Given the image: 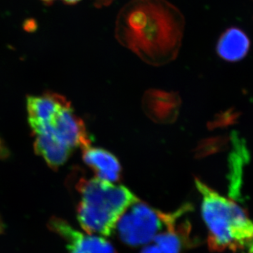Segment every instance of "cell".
<instances>
[{
	"label": "cell",
	"instance_id": "cell-1",
	"mask_svg": "<svg viewBox=\"0 0 253 253\" xmlns=\"http://www.w3.org/2000/svg\"><path fill=\"white\" fill-rule=\"evenodd\" d=\"M184 28L180 11L166 0H131L118 14L116 35L145 62L161 66L177 56Z\"/></svg>",
	"mask_w": 253,
	"mask_h": 253
},
{
	"label": "cell",
	"instance_id": "cell-2",
	"mask_svg": "<svg viewBox=\"0 0 253 253\" xmlns=\"http://www.w3.org/2000/svg\"><path fill=\"white\" fill-rule=\"evenodd\" d=\"M195 183L202 196L201 210L208 228L210 250L217 253H253V221L247 212L198 178Z\"/></svg>",
	"mask_w": 253,
	"mask_h": 253
},
{
	"label": "cell",
	"instance_id": "cell-3",
	"mask_svg": "<svg viewBox=\"0 0 253 253\" xmlns=\"http://www.w3.org/2000/svg\"><path fill=\"white\" fill-rule=\"evenodd\" d=\"M76 189L81 197L77 208L78 220L89 234L111 235L123 213L139 201L125 186L97 177L80 179Z\"/></svg>",
	"mask_w": 253,
	"mask_h": 253
},
{
	"label": "cell",
	"instance_id": "cell-4",
	"mask_svg": "<svg viewBox=\"0 0 253 253\" xmlns=\"http://www.w3.org/2000/svg\"><path fill=\"white\" fill-rule=\"evenodd\" d=\"M169 213H165L137 201L131 204L118 219V236L125 244L139 246L148 244L164 230Z\"/></svg>",
	"mask_w": 253,
	"mask_h": 253
},
{
	"label": "cell",
	"instance_id": "cell-5",
	"mask_svg": "<svg viewBox=\"0 0 253 253\" xmlns=\"http://www.w3.org/2000/svg\"><path fill=\"white\" fill-rule=\"evenodd\" d=\"M48 226L50 230L62 238L69 253H118L107 240L86 235L61 218H51Z\"/></svg>",
	"mask_w": 253,
	"mask_h": 253
},
{
	"label": "cell",
	"instance_id": "cell-6",
	"mask_svg": "<svg viewBox=\"0 0 253 253\" xmlns=\"http://www.w3.org/2000/svg\"><path fill=\"white\" fill-rule=\"evenodd\" d=\"M190 210L191 206L185 205L172 212V218L166 229L155 236V243L163 253H183L191 247V224L189 221L181 220Z\"/></svg>",
	"mask_w": 253,
	"mask_h": 253
},
{
	"label": "cell",
	"instance_id": "cell-7",
	"mask_svg": "<svg viewBox=\"0 0 253 253\" xmlns=\"http://www.w3.org/2000/svg\"><path fill=\"white\" fill-rule=\"evenodd\" d=\"M51 126L60 140L71 149L81 148L83 150L90 146L91 139L85 125L73 112L71 106L60 111Z\"/></svg>",
	"mask_w": 253,
	"mask_h": 253
},
{
	"label": "cell",
	"instance_id": "cell-8",
	"mask_svg": "<svg viewBox=\"0 0 253 253\" xmlns=\"http://www.w3.org/2000/svg\"><path fill=\"white\" fill-rule=\"evenodd\" d=\"M32 130L36 137L35 151L45 160L51 169H57L68 161L73 149L60 140L51 125L38 126Z\"/></svg>",
	"mask_w": 253,
	"mask_h": 253
},
{
	"label": "cell",
	"instance_id": "cell-9",
	"mask_svg": "<svg viewBox=\"0 0 253 253\" xmlns=\"http://www.w3.org/2000/svg\"><path fill=\"white\" fill-rule=\"evenodd\" d=\"M180 104L179 95L159 89L146 91L142 101L146 114L154 122L160 124L174 122L179 115Z\"/></svg>",
	"mask_w": 253,
	"mask_h": 253
},
{
	"label": "cell",
	"instance_id": "cell-10",
	"mask_svg": "<svg viewBox=\"0 0 253 253\" xmlns=\"http://www.w3.org/2000/svg\"><path fill=\"white\" fill-rule=\"evenodd\" d=\"M69 106H71V103L66 98L54 93L28 96V121L31 129L45 125H51L58 113Z\"/></svg>",
	"mask_w": 253,
	"mask_h": 253
},
{
	"label": "cell",
	"instance_id": "cell-11",
	"mask_svg": "<svg viewBox=\"0 0 253 253\" xmlns=\"http://www.w3.org/2000/svg\"><path fill=\"white\" fill-rule=\"evenodd\" d=\"M83 160L94 171L97 178L109 182H116L121 178L122 168L117 158L103 149L90 146L83 149Z\"/></svg>",
	"mask_w": 253,
	"mask_h": 253
},
{
	"label": "cell",
	"instance_id": "cell-12",
	"mask_svg": "<svg viewBox=\"0 0 253 253\" xmlns=\"http://www.w3.org/2000/svg\"><path fill=\"white\" fill-rule=\"evenodd\" d=\"M250 41L247 35L237 28L226 30L218 41L217 51L221 59L236 62L244 59L249 52Z\"/></svg>",
	"mask_w": 253,
	"mask_h": 253
},
{
	"label": "cell",
	"instance_id": "cell-13",
	"mask_svg": "<svg viewBox=\"0 0 253 253\" xmlns=\"http://www.w3.org/2000/svg\"><path fill=\"white\" fill-rule=\"evenodd\" d=\"M140 253H163L157 246H148L141 251Z\"/></svg>",
	"mask_w": 253,
	"mask_h": 253
},
{
	"label": "cell",
	"instance_id": "cell-14",
	"mask_svg": "<svg viewBox=\"0 0 253 253\" xmlns=\"http://www.w3.org/2000/svg\"><path fill=\"white\" fill-rule=\"evenodd\" d=\"M96 1L98 4L102 5V6H106V5L111 4L113 0H96Z\"/></svg>",
	"mask_w": 253,
	"mask_h": 253
},
{
	"label": "cell",
	"instance_id": "cell-15",
	"mask_svg": "<svg viewBox=\"0 0 253 253\" xmlns=\"http://www.w3.org/2000/svg\"><path fill=\"white\" fill-rule=\"evenodd\" d=\"M63 1L67 3V4H76V3L78 2V1H81V0H63Z\"/></svg>",
	"mask_w": 253,
	"mask_h": 253
},
{
	"label": "cell",
	"instance_id": "cell-16",
	"mask_svg": "<svg viewBox=\"0 0 253 253\" xmlns=\"http://www.w3.org/2000/svg\"><path fill=\"white\" fill-rule=\"evenodd\" d=\"M43 1H54V0H43Z\"/></svg>",
	"mask_w": 253,
	"mask_h": 253
}]
</instances>
